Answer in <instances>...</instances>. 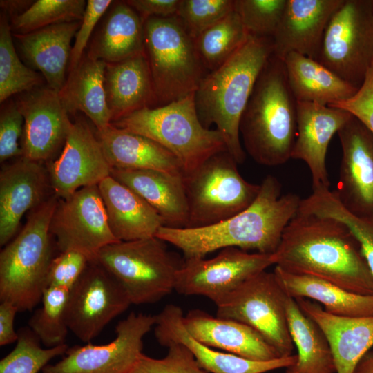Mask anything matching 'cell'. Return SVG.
Masks as SVG:
<instances>
[{
  "mask_svg": "<svg viewBox=\"0 0 373 373\" xmlns=\"http://www.w3.org/2000/svg\"><path fill=\"white\" fill-rule=\"evenodd\" d=\"M17 307L9 302L1 301L0 304V345L4 346L17 342L18 332L14 329Z\"/></svg>",
  "mask_w": 373,
  "mask_h": 373,
  "instance_id": "681fc988",
  "label": "cell"
},
{
  "mask_svg": "<svg viewBox=\"0 0 373 373\" xmlns=\"http://www.w3.org/2000/svg\"><path fill=\"white\" fill-rule=\"evenodd\" d=\"M296 114L297 101L289 86L284 63L272 55L240 118L245 151L261 165L287 162L296 140Z\"/></svg>",
  "mask_w": 373,
  "mask_h": 373,
  "instance_id": "277c9868",
  "label": "cell"
},
{
  "mask_svg": "<svg viewBox=\"0 0 373 373\" xmlns=\"http://www.w3.org/2000/svg\"><path fill=\"white\" fill-rule=\"evenodd\" d=\"M93 261L119 281L135 305L154 303L174 290L184 262L155 236L106 245Z\"/></svg>",
  "mask_w": 373,
  "mask_h": 373,
  "instance_id": "ba28073f",
  "label": "cell"
},
{
  "mask_svg": "<svg viewBox=\"0 0 373 373\" xmlns=\"http://www.w3.org/2000/svg\"><path fill=\"white\" fill-rule=\"evenodd\" d=\"M273 265L272 254L224 248L210 259H184L177 272L174 290L186 296H205L216 305L247 279Z\"/></svg>",
  "mask_w": 373,
  "mask_h": 373,
  "instance_id": "4fadbf2b",
  "label": "cell"
},
{
  "mask_svg": "<svg viewBox=\"0 0 373 373\" xmlns=\"http://www.w3.org/2000/svg\"><path fill=\"white\" fill-rule=\"evenodd\" d=\"M282 61L297 102L329 106L350 99L358 89L316 59L291 52Z\"/></svg>",
  "mask_w": 373,
  "mask_h": 373,
  "instance_id": "4dcf8cb0",
  "label": "cell"
},
{
  "mask_svg": "<svg viewBox=\"0 0 373 373\" xmlns=\"http://www.w3.org/2000/svg\"><path fill=\"white\" fill-rule=\"evenodd\" d=\"M329 106L350 113L373 134V62L356 93L350 99Z\"/></svg>",
  "mask_w": 373,
  "mask_h": 373,
  "instance_id": "7dc6e473",
  "label": "cell"
},
{
  "mask_svg": "<svg viewBox=\"0 0 373 373\" xmlns=\"http://www.w3.org/2000/svg\"><path fill=\"white\" fill-rule=\"evenodd\" d=\"M155 323V316L131 312L117 324L114 340L68 347L62 359L41 373H131L142 354L143 338Z\"/></svg>",
  "mask_w": 373,
  "mask_h": 373,
  "instance_id": "5bb4252c",
  "label": "cell"
},
{
  "mask_svg": "<svg viewBox=\"0 0 373 373\" xmlns=\"http://www.w3.org/2000/svg\"><path fill=\"white\" fill-rule=\"evenodd\" d=\"M285 294L294 299L309 298L330 314L350 317L373 316V295L346 290L321 278L288 272L276 267L273 271Z\"/></svg>",
  "mask_w": 373,
  "mask_h": 373,
  "instance_id": "1f68e13d",
  "label": "cell"
},
{
  "mask_svg": "<svg viewBox=\"0 0 373 373\" xmlns=\"http://www.w3.org/2000/svg\"><path fill=\"white\" fill-rule=\"evenodd\" d=\"M276 267L321 278L350 291L373 295V276L359 244L341 222L298 211L274 254Z\"/></svg>",
  "mask_w": 373,
  "mask_h": 373,
  "instance_id": "6da1fadb",
  "label": "cell"
},
{
  "mask_svg": "<svg viewBox=\"0 0 373 373\" xmlns=\"http://www.w3.org/2000/svg\"><path fill=\"white\" fill-rule=\"evenodd\" d=\"M288 327L298 350L296 363L285 373H334L336 366L329 343L317 324L289 296L285 300Z\"/></svg>",
  "mask_w": 373,
  "mask_h": 373,
  "instance_id": "836d02e7",
  "label": "cell"
},
{
  "mask_svg": "<svg viewBox=\"0 0 373 373\" xmlns=\"http://www.w3.org/2000/svg\"><path fill=\"white\" fill-rule=\"evenodd\" d=\"M371 4H372V10H373V0H371Z\"/></svg>",
  "mask_w": 373,
  "mask_h": 373,
  "instance_id": "816d5d0a",
  "label": "cell"
},
{
  "mask_svg": "<svg viewBox=\"0 0 373 373\" xmlns=\"http://www.w3.org/2000/svg\"><path fill=\"white\" fill-rule=\"evenodd\" d=\"M96 136L111 168L152 169L184 176L178 158L159 143L110 124Z\"/></svg>",
  "mask_w": 373,
  "mask_h": 373,
  "instance_id": "d4e9b609",
  "label": "cell"
},
{
  "mask_svg": "<svg viewBox=\"0 0 373 373\" xmlns=\"http://www.w3.org/2000/svg\"><path fill=\"white\" fill-rule=\"evenodd\" d=\"M144 28L155 102L163 106L195 93L206 69L178 17H149Z\"/></svg>",
  "mask_w": 373,
  "mask_h": 373,
  "instance_id": "52a82bcc",
  "label": "cell"
},
{
  "mask_svg": "<svg viewBox=\"0 0 373 373\" xmlns=\"http://www.w3.org/2000/svg\"><path fill=\"white\" fill-rule=\"evenodd\" d=\"M287 0H234V11L250 35L271 38Z\"/></svg>",
  "mask_w": 373,
  "mask_h": 373,
  "instance_id": "60d3db41",
  "label": "cell"
},
{
  "mask_svg": "<svg viewBox=\"0 0 373 373\" xmlns=\"http://www.w3.org/2000/svg\"><path fill=\"white\" fill-rule=\"evenodd\" d=\"M233 8L234 0H180L176 15L195 39Z\"/></svg>",
  "mask_w": 373,
  "mask_h": 373,
  "instance_id": "b9f144b4",
  "label": "cell"
},
{
  "mask_svg": "<svg viewBox=\"0 0 373 373\" xmlns=\"http://www.w3.org/2000/svg\"><path fill=\"white\" fill-rule=\"evenodd\" d=\"M260 184L256 200L239 213L203 227L162 226L155 237L181 250L184 259L204 258L227 247L274 254L301 199L292 193L282 194L281 184L274 175H267Z\"/></svg>",
  "mask_w": 373,
  "mask_h": 373,
  "instance_id": "7a4b0ae2",
  "label": "cell"
},
{
  "mask_svg": "<svg viewBox=\"0 0 373 373\" xmlns=\"http://www.w3.org/2000/svg\"><path fill=\"white\" fill-rule=\"evenodd\" d=\"M249 35L233 10L203 31L194 42L204 67L210 72L229 59Z\"/></svg>",
  "mask_w": 373,
  "mask_h": 373,
  "instance_id": "e575fe53",
  "label": "cell"
},
{
  "mask_svg": "<svg viewBox=\"0 0 373 373\" xmlns=\"http://www.w3.org/2000/svg\"><path fill=\"white\" fill-rule=\"evenodd\" d=\"M98 187L104 204L108 225L119 241L155 237L164 222L142 198L111 175Z\"/></svg>",
  "mask_w": 373,
  "mask_h": 373,
  "instance_id": "484cf974",
  "label": "cell"
},
{
  "mask_svg": "<svg viewBox=\"0 0 373 373\" xmlns=\"http://www.w3.org/2000/svg\"><path fill=\"white\" fill-rule=\"evenodd\" d=\"M69 289L48 287L41 300V306L28 321L30 329L46 347L65 344L69 331L65 318V309Z\"/></svg>",
  "mask_w": 373,
  "mask_h": 373,
  "instance_id": "74e56055",
  "label": "cell"
},
{
  "mask_svg": "<svg viewBox=\"0 0 373 373\" xmlns=\"http://www.w3.org/2000/svg\"><path fill=\"white\" fill-rule=\"evenodd\" d=\"M80 24L79 21L64 22L28 34L15 35L23 57L41 73L48 87L57 93L66 81L71 41Z\"/></svg>",
  "mask_w": 373,
  "mask_h": 373,
  "instance_id": "83f0119b",
  "label": "cell"
},
{
  "mask_svg": "<svg viewBox=\"0 0 373 373\" xmlns=\"http://www.w3.org/2000/svg\"><path fill=\"white\" fill-rule=\"evenodd\" d=\"M343 0H287L272 37L273 55L280 60L291 52L318 59L324 33Z\"/></svg>",
  "mask_w": 373,
  "mask_h": 373,
  "instance_id": "7402d4cb",
  "label": "cell"
},
{
  "mask_svg": "<svg viewBox=\"0 0 373 373\" xmlns=\"http://www.w3.org/2000/svg\"><path fill=\"white\" fill-rule=\"evenodd\" d=\"M86 6L84 0H37L12 19L11 30L15 35H25L53 24L82 21Z\"/></svg>",
  "mask_w": 373,
  "mask_h": 373,
  "instance_id": "f35d334b",
  "label": "cell"
},
{
  "mask_svg": "<svg viewBox=\"0 0 373 373\" xmlns=\"http://www.w3.org/2000/svg\"><path fill=\"white\" fill-rule=\"evenodd\" d=\"M194 97L195 93L156 108L145 107L111 124L163 146L178 158L186 175L211 156L227 150L221 133L202 124Z\"/></svg>",
  "mask_w": 373,
  "mask_h": 373,
  "instance_id": "8992f818",
  "label": "cell"
},
{
  "mask_svg": "<svg viewBox=\"0 0 373 373\" xmlns=\"http://www.w3.org/2000/svg\"><path fill=\"white\" fill-rule=\"evenodd\" d=\"M352 115L338 108L297 102L296 136L291 158L307 164L313 191L329 189L326 166L328 146Z\"/></svg>",
  "mask_w": 373,
  "mask_h": 373,
  "instance_id": "ffe728a7",
  "label": "cell"
},
{
  "mask_svg": "<svg viewBox=\"0 0 373 373\" xmlns=\"http://www.w3.org/2000/svg\"><path fill=\"white\" fill-rule=\"evenodd\" d=\"M46 167L52 191L62 199L81 188L98 185L112 169L96 134L80 119L72 123L61 154Z\"/></svg>",
  "mask_w": 373,
  "mask_h": 373,
  "instance_id": "ac0fdd59",
  "label": "cell"
},
{
  "mask_svg": "<svg viewBox=\"0 0 373 373\" xmlns=\"http://www.w3.org/2000/svg\"><path fill=\"white\" fill-rule=\"evenodd\" d=\"M302 311L325 336L332 352L336 373H352L373 347V316L350 317L327 312L318 303L295 299Z\"/></svg>",
  "mask_w": 373,
  "mask_h": 373,
  "instance_id": "603a6c76",
  "label": "cell"
},
{
  "mask_svg": "<svg viewBox=\"0 0 373 373\" xmlns=\"http://www.w3.org/2000/svg\"><path fill=\"white\" fill-rule=\"evenodd\" d=\"M24 118L16 102H10L1 108L0 114V162L23 156L18 141L23 135Z\"/></svg>",
  "mask_w": 373,
  "mask_h": 373,
  "instance_id": "f6af8a7d",
  "label": "cell"
},
{
  "mask_svg": "<svg viewBox=\"0 0 373 373\" xmlns=\"http://www.w3.org/2000/svg\"><path fill=\"white\" fill-rule=\"evenodd\" d=\"M126 2L144 21L152 17H169L175 15L180 0H128Z\"/></svg>",
  "mask_w": 373,
  "mask_h": 373,
  "instance_id": "c3c4849f",
  "label": "cell"
},
{
  "mask_svg": "<svg viewBox=\"0 0 373 373\" xmlns=\"http://www.w3.org/2000/svg\"><path fill=\"white\" fill-rule=\"evenodd\" d=\"M50 232L59 252L77 251L93 261L101 249L119 242L108 225L98 185L79 189L59 198Z\"/></svg>",
  "mask_w": 373,
  "mask_h": 373,
  "instance_id": "9a60e30c",
  "label": "cell"
},
{
  "mask_svg": "<svg viewBox=\"0 0 373 373\" xmlns=\"http://www.w3.org/2000/svg\"><path fill=\"white\" fill-rule=\"evenodd\" d=\"M131 304L119 281L92 261L69 290L65 309L66 324L78 339L88 343Z\"/></svg>",
  "mask_w": 373,
  "mask_h": 373,
  "instance_id": "7c38bea8",
  "label": "cell"
},
{
  "mask_svg": "<svg viewBox=\"0 0 373 373\" xmlns=\"http://www.w3.org/2000/svg\"><path fill=\"white\" fill-rule=\"evenodd\" d=\"M227 150L211 156L184 176L189 216L185 228L209 226L242 211L257 198L260 184L247 182Z\"/></svg>",
  "mask_w": 373,
  "mask_h": 373,
  "instance_id": "9c48e42d",
  "label": "cell"
},
{
  "mask_svg": "<svg viewBox=\"0 0 373 373\" xmlns=\"http://www.w3.org/2000/svg\"><path fill=\"white\" fill-rule=\"evenodd\" d=\"M287 295L274 272L247 279L216 304V316L243 323L258 332L281 357L292 355L285 300Z\"/></svg>",
  "mask_w": 373,
  "mask_h": 373,
  "instance_id": "8fae6325",
  "label": "cell"
},
{
  "mask_svg": "<svg viewBox=\"0 0 373 373\" xmlns=\"http://www.w3.org/2000/svg\"><path fill=\"white\" fill-rule=\"evenodd\" d=\"M18 336L15 348L0 361V373H39L68 348L66 344L41 347L39 339L29 327L19 330Z\"/></svg>",
  "mask_w": 373,
  "mask_h": 373,
  "instance_id": "ab89813d",
  "label": "cell"
},
{
  "mask_svg": "<svg viewBox=\"0 0 373 373\" xmlns=\"http://www.w3.org/2000/svg\"><path fill=\"white\" fill-rule=\"evenodd\" d=\"M154 332L157 342L166 347L171 343L184 345L193 355L199 366L210 373H265L294 364L296 355L259 361L228 352L214 350L193 338L183 324L182 309L173 304L166 305L155 315Z\"/></svg>",
  "mask_w": 373,
  "mask_h": 373,
  "instance_id": "44dd1931",
  "label": "cell"
},
{
  "mask_svg": "<svg viewBox=\"0 0 373 373\" xmlns=\"http://www.w3.org/2000/svg\"><path fill=\"white\" fill-rule=\"evenodd\" d=\"M162 358L149 357L143 353L131 373H208L201 368L191 352L182 344H168Z\"/></svg>",
  "mask_w": 373,
  "mask_h": 373,
  "instance_id": "7bdbcfd3",
  "label": "cell"
},
{
  "mask_svg": "<svg viewBox=\"0 0 373 373\" xmlns=\"http://www.w3.org/2000/svg\"><path fill=\"white\" fill-rule=\"evenodd\" d=\"M12 30L6 16L0 20V102L12 95L30 91L41 84V76L25 66L14 47Z\"/></svg>",
  "mask_w": 373,
  "mask_h": 373,
  "instance_id": "8d00e7d4",
  "label": "cell"
},
{
  "mask_svg": "<svg viewBox=\"0 0 373 373\" xmlns=\"http://www.w3.org/2000/svg\"><path fill=\"white\" fill-rule=\"evenodd\" d=\"M104 88L112 122L149 107L155 102V97L146 52L119 62L106 63Z\"/></svg>",
  "mask_w": 373,
  "mask_h": 373,
  "instance_id": "f1b7e54d",
  "label": "cell"
},
{
  "mask_svg": "<svg viewBox=\"0 0 373 373\" xmlns=\"http://www.w3.org/2000/svg\"><path fill=\"white\" fill-rule=\"evenodd\" d=\"M90 260L77 251L60 252L50 264L47 287H57L70 289L82 276Z\"/></svg>",
  "mask_w": 373,
  "mask_h": 373,
  "instance_id": "ee69618b",
  "label": "cell"
},
{
  "mask_svg": "<svg viewBox=\"0 0 373 373\" xmlns=\"http://www.w3.org/2000/svg\"><path fill=\"white\" fill-rule=\"evenodd\" d=\"M111 0H88L80 26L75 35V39L72 47L69 69H74L84 54L90 35L99 19L112 3Z\"/></svg>",
  "mask_w": 373,
  "mask_h": 373,
  "instance_id": "bcb514c9",
  "label": "cell"
},
{
  "mask_svg": "<svg viewBox=\"0 0 373 373\" xmlns=\"http://www.w3.org/2000/svg\"><path fill=\"white\" fill-rule=\"evenodd\" d=\"M299 211L328 217L343 223L358 241L361 254L373 276V221L357 217L340 202L329 189L313 191L301 199Z\"/></svg>",
  "mask_w": 373,
  "mask_h": 373,
  "instance_id": "d590c367",
  "label": "cell"
},
{
  "mask_svg": "<svg viewBox=\"0 0 373 373\" xmlns=\"http://www.w3.org/2000/svg\"><path fill=\"white\" fill-rule=\"evenodd\" d=\"M24 118L23 157L46 164L64 146L72 122L59 93L48 86L27 92L17 102Z\"/></svg>",
  "mask_w": 373,
  "mask_h": 373,
  "instance_id": "e0dca14e",
  "label": "cell"
},
{
  "mask_svg": "<svg viewBox=\"0 0 373 373\" xmlns=\"http://www.w3.org/2000/svg\"><path fill=\"white\" fill-rule=\"evenodd\" d=\"M352 373H373V350L368 351L361 358Z\"/></svg>",
  "mask_w": 373,
  "mask_h": 373,
  "instance_id": "f907efd6",
  "label": "cell"
},
{
  "mask_svg": "<svg viewBox=\"0 0 373 373\" xmlns=\"http://www.w3.org/2000/svg\"><path fill=\"white\" fill-rule=\"evenodd\" d=\"M272 55L271 38L249 35L229 59L204 76L195 92V109L202 124L207 128L216 126L238 164H242L246 157L240 136V118Z\"/></svg>",
  "mask_w": 373,
  "mask_h": 373,
  "instance_id": "3957f363",
  "label": "cell"
},
{
  "mask_svg": "<svg viewBox=\"0 0 373 373\" xmlns=\"http://www.w3.org/2000/svg\"><path fill=\"white\" fill-rule=\"evenodd\" d=\"M338 135L342 156L334 191L348 211L373 221V134L352 115Z\"/></svg>",
  "mask_w": 373,
  "mask_h": 373,
  "instance_id": "2e32d148",
  "label": "cell"
},
{
  "mask_svg": "<svg viewBox=\"0 0 373 373\" xmlns=\"http://www.w3.org/2000/svg\"><path fill=\"white\" fill-rule=\"evenodd\" d=\"M59 201L54 193L30 211L20 232L0 253V300L19 312L30 311L41 302L47 288L55 242L50 224Z\"/></svg>",
  "mask_w": 373,
  "mask_h": 373,
  "instance_id": "5b68a950",
  "label": "cell"
},
{
  "mask_svg": "<svg viewBox=\"0 0 373 373\" xmlns=\"http://www.w3.org/2000/svg\"><path fill=\"white\" fill-rule=\"evenodd\" d=\"M53 194L48 169L42 163L21 157L3 164L0 171V245L14 238L26 213Z\"/></svg>",
  "mask_w": 373,
  "mask_h": 373,
  "instance_id": "d6986e66",
  "label": "cell"
},
{
  "mask_svg": "<svg viewBox=\"0 0 373 373\" xmlns=\"http://www.w3.org/2000/svg\"><path fill=\"white\" fill-rule=\"evenodd\" d=\"M106 62L88 54L83 55L77 66L70 71L62 89L58 93L68 113L81 111L92 121L97 131L111 124L104 88Z\"/></svg>",
  "mask_w": 373,
  "mask_h": 373,
  "instance_id": "f546056e",
  "label": "cell"
},
{
  "mask_svg": "<svg viewBox=\"0 0 373 373\" xmlns=\"http://www.w3.org/2000/svg\"><path fill=\"white\" fill-rule=\"evenodd\" d=\"M144 23L126 1L116 3L87 54L106 63H115L145 53Z\"/></svg>",
  "mask_w": 373,
  "mask_h": 373,
  "instance_id": "d6a6232c",
  "label": "cell"
},
{
  "mask_svg": "<svg viewBox=\"0 0 373 373\" xmlns=\"http://www.w3.org/2000/svg\"><path fill=\"white\" fill-rule=\"evenodd\" d=\"M183 324L193 338L210 347L254 361L281 357L258 332L243 323L193 309L184 316Z\"/></svg>",
  "mask_w": 373,
  "mask_h": 373,
  "instance_id": "cb8c5ba5",
  "label": "cell"
},
{
  "mask_svg": "<svg viewBox=\"0 0 373 373\" xmlns=\"http://www.w3.org/2000/svg\"><path fill=\"white\" fill-rule=\"evenodd\" d=\"M111 175L151 206L164 226L185 228L189 209L184 177L152 169H111Z\"/></svg>",
  "mask_w": 373,
  "mask_h": 373,
  "instance_id": "4316f807",
  "label": "cell"
},
{
  "mask_svg": "<svg viewBox=\"0 0 373 373\" xmlns=\"http://www.w3.org/2000/svg\"><path fill=\"white\" fill-rule=\"evenodd\" d=\"M359 88L373 62L371 0H343L325 29L317 59Z\"/></svg>",
  "mask_w": 373,
  "mask_h": 373,
  "instance_id": "30bf717a",
  "label": "cell"
}]
</instances>
